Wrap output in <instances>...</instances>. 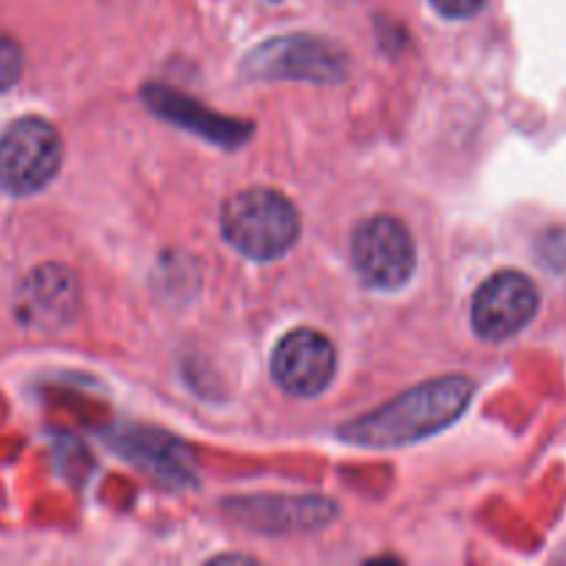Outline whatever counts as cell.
Instances as JSON below:
<instances>
[{
    "label": "cell",
    "mask_w": 566,
    "mask_h": 566,
    "mask_svg": "<svg viewBox=\"0 0 566 566\" xmlns=\"http://www.w3.org/2000/svg\"><path fill=\"white\" fill-rule=\"evenodd\" d=\"M247 72L258 77H298L337 83L346 75V55L332 42L315 36H282L260 44L247 55Z\"/></svg>",
    "instance_id": "6"
},
{
    "label": "cell",
    "mask_w": 566,
    "mask_h": 566,
    "mask_svg": "<svg viewBox=\"0 0 566 566\" xmlns=\"http://www.w3.org/2000/svg\"><path fill=\"white\" fill-rule=\"evenodd\" d=\"M77 310L75 276L61 265H39L20 287L17 313L28 326H64Z\"/></svg>",
    "instance_id": "8"
},
{
    "label": "cell",
    "mask_w": 566,
    "mask_h": 566,
    "mask_svg": "<svg viewBox=\"0 0 566 566\" xmlns=\"http://www.w3.org/2000/svg\"><path fill=\"white\" fill-rule=\"evenodd\" d=\"M274 3H276V0H274Z\"/></svg>",
    "instance_id": "12"
},
{
    "label": "cell",
    "mask_w": 566,
    "mask_h": 566,
    "mask_svg": "<svg viewBox=\"0 0 566 566\" xmlns=\"http://www.w3.org/2000/svg\"><path fill=\"white\" fill-rule=\"evenodd\" d=\"M473 396L475 385L468 376H442L412 387L365 418L352 420L343 426L340 437L365 448L409 446L457 423Z\"/></svg>",
    "instance_id": "1"
},
{
    "label": "cell",
    "mask_w": 566,
    "mask_h": 566,
    "mask_svg": "<svg viewBox=\"0 0 566 566\" xmlns=\"http://www.w3.org/2000/svg\"><path fill=\"white\" fill-rule=\"evenodd\" d=\"M486 0H431L437 11L442 17H451V20H462V17H473L475 11L484 9Z\"/></svg>",
    "instance_id": "11"
},
{
    "label": "cell",
    "mask_w": 566,
    "mask_h": 566,
    "mask_svg": "<svg viewBox=\"0 0 566 566\" xmlns=\"http://www.w3.org/2000/svg\"><path fill=\"white\" fill-rule=\"evenodd\" d=\"M147 99H149V108L164 114L166 119H175V122H182L186 127H193V130H199L205 138H210V142L241 144L243 138L249 136V127H241L243 122L238 125V122L221 119V116L210 114V111H205L202 105H193L191 99L180 97V94L169 92V88H160V86L147 88Z\"/></svg>",
    "instance_id": "9"
},
{
    "label": "cell",
    "mask_w": 566,
    "mask_h": 566,
    "mask_svg": "<svg viewBox=\"0 0 566 566\" xmlns=\"http://www.w3.org/2000/svg\"><path fill=\"white\" fill-rule=\"evenodd\" d=\"M64 144L59 130L39 116L17 119L0 136V188L36 193L59 175Z\"/></svg>",
    "instance_id": "3"
},
{
    "label": "cell",
    "mask_w": 566,
    "mask_h": 566,
    "mask_svg": "<svg viewBox=\"0 0 566 566\" xmlns=\"http://www.w3.org/2000/svg\"><path fill=\"white\" fill-rule=\"evenodd\" d=\"M22 72V48L0 31V92L11 88Z\"/></svg>",
    "instance_id": "10"
},
{
    "label": "cell",
    "mask_w": 566,
    "mask_h": 566,
    "mask_svg": "<svg viewBox=\"0 0 566 566\" xmlns=\"http://www.w3.org/2000/svg\"><path fill=\"white\" fill-rule=\"evenodd\" d=\"M337 370V352L326 335L315 329L287 332L274 348L271 374L291 396H318L332 385Z\"/></svg>",
    "instance_id": "7"
},
{
    "label": "cell",
    "mask_w": 566,
    "mask_h": 566,
    "mask_svg": "<svg viewBox=\"0 0 566 566\" xmlns=\"http://www.w3.org/2000/svg\"><path fill=\"white\" fill-rule=\"evenodd\" d=\"M352 263L368 287L398 291L412 280L418 263L412 232L392 216L365 219L352 235Z\"/></svg>",
    "instance_id": "4"
},
{
    "label": "cell",
    "mask_w": 566,
    "mask_h": 566,
    "mask_svg": "<svg viewBox=\"0 0 566 566\" xmlns=\"http://www.w3.org/2000/svg\"><path fill=\"white\" fill-rule=\"evenodd\" d=\"M536 310H539L536 282L520 271H497L475 291L470 315L479 337L501 343L520 335L534 321Z\"/></svg>",
    "instance_id": "5"
},
{
    "label": "cell",
    "mask_w": 566,
    "mask_h": 566,
    "mask_svg": "<svg viewBox=\"0 0 566 566\" xmlns=\"http://www.w3.org/2000/svg\"><path fill=\"white\" fill-rule=\"evenodd\" d=\"M221 232L252 260H276L291 252L302 232L296 205L274 188H249L227 199Z\"/></svg>",
    "instance_id": "2"
}]
</instances>
